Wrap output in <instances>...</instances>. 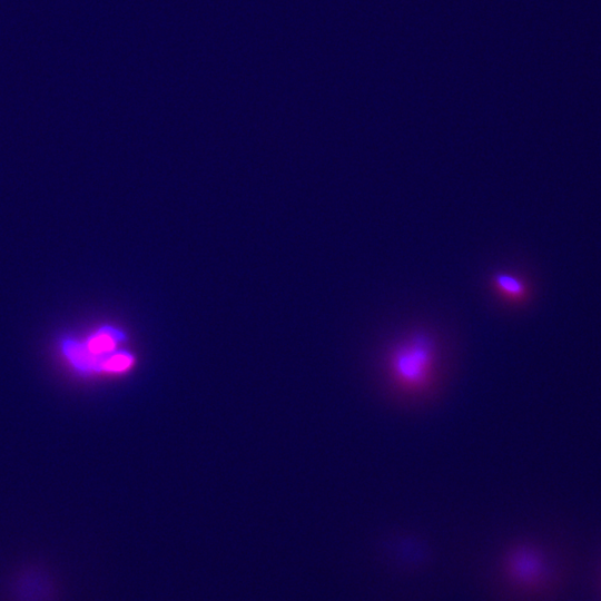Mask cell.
I'll list each match as a JSON object with an SVG mask.
<instances>
[{
	"instance_id": "277c9868",
	"label": "cell",
	"mask_w": 601,
	"mask_h": 601,
	"mask_svg": "<svg viewBox=\"0 0 601 601\" xmlns=\"http://www.w3.org/2000/svg\"><path fill=\"white\" fill-rule=\"evenodd\" d=\"M61 346L63 354L77 370L81 372H108L107 366L109 364L110 357L108 361H105L102 358L91 355L85 347L83 342H78L76 339L69 338L65 339Z\"/></svg>"
},
{
	"instance_id": "7a4b0ae2",
	"label": "cell",
	"mask_w": 601,
	"mask_h": 601,
	"mask_svg": "<svg viewBox=\"0 0 601 601\" xmlns=\"http://www.w3.org/2000/svg\"><path fill=\"white\" fill-rule=\"evenodd\" d=\"M2 601H62L58 570L42 562H27L8 570L1 581Z\"/></svg>"
},
{
	"instance_id": "5b68a950",
	"label": "cell",
	"mask_w": 601,
	"mask_h": 601,
	"mask_svg": "<svg viewBox=\"0 0 601 601\" xmlns=\"http://www.w3.org/2000/svg\"><path fill=\"white\" fill-rule=\"evenodd\" d=\"M122 339L124 334L119 331L104 327L88 337L83 345L91 355L108 361L111 354L116 352L117 344Z\"/></svg>"
},
{
	"instance_id": "6da1fadb",
	"label": "cell",
	"mask_w": 601,
	"mask_h": 601,
	"mask_svg": "<svg viewBox=\"0 0 601 601\" xmlns=\"http://www.w3.org/2000/svg\"><path fill=\"white\" fill-rule=\"evenodd\" d=\"M440 352L434 337L415 331L397 339L384 357L385 376L392 388L407 397H422L437 381Z\"/></svg>"
},
{
	"instance_id": "3957f363",
	"label": "cell",
	"mask_w": 601,
	"mask_h": 601,
	"mask_svg": "<svg viewBox=\"0 0 601 601\" xmlns=\"http://www.w3.org/2000/svg\"><path fill=\"white\" fill-rule=\"evenodd\" d=\"M492 286L499 296L512 304L524 303L529 297V285L520 276L499 272L492 277Z\"/></svg>"
}]
</instances>
